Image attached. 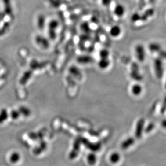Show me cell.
Instances as JSON below:
<instances>
[{"instance_id": "3957f363", "label": "cell", "mask_w": 166, "mask_h": 166, "mask_svg": "<svg viewBox=\"0 0 166 166\" xmlns=\"http://www.w3.org/2000/svg\"><path fill=\"white\" fill-rule=\"evenodd\" d=\"M130 75L131 79L138 82H140L143 79L142 74L140 73L139 65L136 63H133L131 65Z\"/></svg>"}, {"instance_id": "d6986e66", "label": "cell", "mask_w": 166, "mask_h": 166, "mask_svg": "<svg viewBox=\"0 0 166 166\" xmlns=\"http://www.w3.org/2000/svg\"><path fill=\"white\" fill-rule=\"evenodd\" d=\"M110 56V52L108 49H103L99 52V56L100 58H108Z\"/></svg>"}, {"instance_id": "83f0119b", "label": "cell", "mask_w": 166, "mask_h": 166, "mask_svg": "<svg viewBox=\"0 0 166 166\" xmlns=\"http://www.w3.org/2000/svg\"><path fill=\"white\" fill-rule=\"evenodd\" d=\"M157 55H159V57L161 58V59H166V50H163L162 49L160 51L159 53H157Z\"/></svg>"}, {"instance_id": "7c38bea8", "label": "cell", "mask_w": 166, "mask_h": 166, "mask_svg": "<svg viewBox=\"0 0 166 166\" xmlns=\"http://www.w3.org/2000/svg\"><path fill=\"white\" fill-rule=\"evenodd\" d=\"M111 61L109 58H100L98 61V66L102 70H106L110 66Z\"/></svg>"}, {"instance_id": "836d02e7", "label": "cell", "mask_w": 166, "mask_h": 166, "mask_svg": "<svg viewBox=\"0 0 166 166\" xmlns=\"http://www.w3.org/2000/svg\"><path fill=\"white\" fill-rule=\"evenodd\" d=\"M164 88H165V89L166 90V82H165V83H164Z\"/></svg>"}, {"instance_id": "2e32d148", "label": "cell", "mask_w": 166, "mask_h": 166, "mask_svg": "<svg viewBox=\"0 0 166 166\" xmlns=\"http://www.w3.org/2000/svg\"><path fill=\"white\" fill-rule=\"evenodd\" d=\"M70 73L76 77H80L81 72L80 69L76 66H72L69 68Z\"/></svg>"}, {"instance_id": "9c48e42d", "label": "cell", "mask_w": 166, "mask_h": 166, "mask_svg": "<svg viewBox=\"0 0 166 166\" xmlns=\"http://www.w3.org/2000/svg\"><path fill=\"white\" fill-rule=\"evenodd\" d=\"M77 62L79 64H87L92 63L94 61L92 57L88 55H81L77 58Z\"/></svg>"}, {"instance_id": "ba28073f", "label": "cell", "mask_w": 166, "mask_h": 166, "mask_svg": "<svg viewBox=\"0 0 166 166\" xmlns=\"http://www.w3.org/2000/svg\"><path fill=\"white\" fill-rule=\"evenodd\" d=\"M143 91V88L141 84L138 83H135L131 87V92L133 96H139L142 94Z\"/></svg>"}, {"instance_id": "4dcf8cb0", "label": "cell", "mask_w": 166, "mask_h": 166, "mask_svg": "<svg viewBox=\"0 0 166 166\" xmlns=\"http://www.w3.org/2000/svg\"><path fill=\"white\" fill-rule=\"evenodd\" d=\"M18 158H19V157H18V155L17 154H13V155H11V161L13 162H15L17 161L18 160Z\"/></svg>"}, {"instance_id": "9a60e30c", "label": "cell", "mask_w": 166, "mask_h": 166, "mask_svg": "<svg viewBox=\"0 0 166 166\" xmlns=\"http://www.w3.org/2000/svg\"><path fill=\"white\" fill-rule=\"evenodd\" d=\"M45 18L43 15H41L37 18V26L40 30L44 29L45 27Z\"/></svg>"}, {"instance_id": "8fae6325", "label": "cell", "mask_w": 166, "mask_h": 166, "mask_svg": "<svg viewBox=\"0 0 166 166\" xmlns=\"http://www.w3.org/2000/svg\"><path fill=\"white\" fill-rule=\"evenodd\" d=\"M154 14V9L150 8L146 10L143 14L140 15V22H146L149 18L152 17Z\"/></svg>"}, {"instance_id": "52a82bcc", "label": "cell", "mask_w": 166, "mask_h": 166, "mask_svg": "<svg viewBox=\"0 0 166 166\" xmlns=\"http://www.w3.org/2000/svg\"><path fill=\"white\" fill-rule=\"evenodd\" d=\"M122 30L119 25H114L110 28L109 34L113 38H117L121 36Z\"/></svg>"}, {"instance_id": "30bf717a", "label": "cell", "mask_w": 166, "mask_h": 166, "mask_svg": "<svg viewBox=\"0 0 166 166\" xmlns=\"http://www.w3.org/2000/svg\"><path fill=\"white\" fill-rule=\"evenodd\" d=\"M148 50L151 53H158L161 50V46L157 42H151L148 44Z\"/></svg>"}, {"instance_id": "ffe728a7", "label": "cell", "mask_w": 166, "mask_h": 166, "mask_svg": "<svg viewBox=\"0 0 166 166\" xmlns=\"http://www.w3.org/2000/svg\"><path fill=\"white\" fill-rule=\"evenodd\" d=\"M120 160V155L117 153H114L110 155V161L113 164H116Z\"/></svg>"}, {"instance_id": "f546056e", "label": "cell", "mask_w": 166, "mask_h": 166, "mask_svg": "<svg viewBox=\"0 0 166 166\" xmlns=\"http://www.w3.org/2000/svg\"><path fill=\"white\" fill-rule=\"evenodd\" d=\"M166 111V96L164 97V102L162 106L161 109V113L162 114H164Z\"/></svg>"}, {"instance_id": "44dd1931", "label": "cell", "mask_w": 166, "mask_h": 166, "mask_svg": "<svg viewBox=\"0 0 166 166\" xmlns=\"http://www.w3.org/2000/svg\"><path fill=\"white\" fill-rule=\"evenodd\" d=\"M20 113L22 114L25 116H29L31 114V111L29 108L25 106H21L19 108Z\"/></svg>"}, {"instance_id": "4fadbf2b", "label": "cell", "mask_w": 166, "mask_h": 166, "mask_svg": "<svg viewBox=\"0 0 166 166\" xmlns=\"http://www.w3.org/2000/svg\"><path fill=\"white\" fill-rule=\"evenodd\" d=\"M144 125V120L143 119H140L137 123L135 131V136L137 138H140L142 136V131L143 130Z\"/></svg>"}, {"instance_id": "6da1fadb", "label": "cell", "mask_w": 166, "mask_h": 166, "mask_svg": "<svg viewBox=\"0 0 166 166\" xmlns=\"http://www.w3.org/2000/svg\"><path fill=\"white\" fill-rule=\"evenodd\" d=\"M153 67L155 76L157 79H161L164 74V60L160 57H157L153 61Z\"/></svg>"}, {"instance_id": "484cf974", "label": "cell", "mask_w": 166, "mask_h": 166, "mask_svg": "<svg viewBox=\"0 0 166 166\" xmlns=\"http://www.w3.org/2000/svg\"><path fill=\"white\" fill-rule=\"evenodd\" d=\"M42 66L39 62L36 61H32L30 63V67L32 69H34V68H39V66Z\"/></svg>"}, {"instance_id": "ac0fdd59", "label": "cell", "mask_w": 166, "mask_h": 166, "mask_svg": "<svg viewBox=\"0 0 166 166\" xmlns=\"http://www.w3.org/2000/svg\"><path fill=\"white\" fill-rule=\"evenodd\" d=\"M3 3H4L5 5V12L8 15L11 14L12 8L10 3V0H3Z\"/></svg>"}, {"instance_id": "f1b7e54d", "label": "cell", "mask_w": 166, "mask_h": 166, "mask_svg": "<svg viewBox=\"0 0 166 166\" xmlns=\"http://www.w3.org/2000/svg\"><path fill=\"white\" fill-rule=\"evenodd\" d=\"M20 112L17 111L15 110H13L11 112V118L14 119H16L18 118L19 116H20Z\"/></svg>"}, {"instance_id": "d6a6232c", "label": "cell", "mask_w": 166, "mask_h": 166, "mask_svg": "<svg viewBox=\"0 0 166 166\" xmlns=\"http://www.w3.org/2000/svg\"><path fill=\"white\" fill-rule=\"evenodd\" d=\"M91 20L92 21V23H97V21H98L97 18L96 17H95V16H93L92 17Z\"/></svg>"}, {"instance_id": "277c9868", "label": "cell", "mask_w": 166, "mask_h": 166, "mask_svg": "<svg viewBox=\"0 0 166 166\" xmlns=\"http://www.w3.org/2000/svg\"><path fill=\"white\" fill-rule=\"evenodd\" d=\"M59 23L58 21L55 20H53L49 22V35L50 39L54 40L56 38V29L58 28Z\"/></svg>"}, {"instance_id": "5b68a950", "label": "cell", "mask_w": 166, "mask_h": 166, "mask_svg": "<svg viewBox=\"0 0 166 166\" xmlns=\"http://www.w3.org/2000/svg\"><path fill=\"white\" fill-rule=\"evenodd\" d=\"M36 44L44 49H47L49 47V40L45 37L40 35H37L35 37Z\"/></svg>"}, {"instance_id": "d4e9b609", "label": "cell", "mask_w": 166, "mask_h": 166, "mask_svg": "<svg viewBox=\"0 0 166 166\" xmlns=\"http://www.w3.org/2000/svg\"><path fill=\"white\" fill-rule=\"evenodd\" d=\"M88 161L90 165H94L96 161V157L93 154H90L88 156Z\"/></svg>"}, {"instance_id": "7402d4cb", "label": "cell", "mask_w": 166, "mask_h": 166, "mask_svg": "<svg viewBox=\"0 0 166 166\" xmlns=\"http://www.w3.org/2000/svg\"><path fill=\"white\" fill-rule=\"evenodd\" d=\"M133 142H134V140L133 139V138H129L123 142V143L121 145V147L123 149H126L131 145H132Z\"/></svg>"}, {"instance_id": "8992f818", "label": "cell", "mask_w": 166, "mask_h": 166, "mask_svg": "<svg viewBox=\"0 0 166 166\" xmlns=\"http://www.w3.org/2000/svg\"><path fill=\"white\" fill-rule=\"evenodd\" d=\"M126 13L125 7L121 3H117L114 6V14L118 17H122L124 16Z\"/></svg>"}, {"instance_id": "e0dca14e", "label": "cell", "mask_w": 166, "mask_h": 166, "mask_svg": "<svg viewBox=\"0 0 166 166\" xmlns=\"http://www.w3.org/2000/svg\"><path fill=\"white\" fill-rule=\"evenodd\" d=\"M80 29L82 31L84 32V34H88L91 30L89 23L88 22H83V23H81L80 25Z\"/></svg>"}, {"instance_id": "7a4b0ae2", "label": "cell", "mask_w": 166, "mask_h": 166, "mask_svg": "<svg viewBox=\"0 0 166 166\" xmlns=\"http://www.w3.org/2000/svg\"><path fill=\"white\" fill-rule=\"evenodd\" d=\"M135 57L138 61L143 63L146 59V50L144 46L142 44H137L135 48Z\"/></svg>"}, {"instance_id": "603a6c76", "label": "cell", "mask_w": 166, "mask_h": 166, "mask_svg": "<svg viewBox=\"0 0 166 166\" xmlns=\"http://www.w3.org/2000/svg\"><path fill=\"white\" fill-rule=\"evenodd\" d=\"M8 113L5 109H3L0 112V123H2L8 118Z\"/></svg>"}, {"instance_id": "cb8c5ba5", "label": "cell", "mask_w": 166, "mask_h": 166, "mask_svg": "<svg viewBox=\"0 0 166 166\" xmlns=\"http://www.w3.org/2000/svg\"><path fill=\"white\" fill-rule=\"evenodd\" d=\"M140 14L135 13L133 14L131 17V21L132 23H137L138 22H140Z\"/></svg>"}, {"instance_id": "5bb4252c", "label": "cell", "mask_w": 166, "mask_h": 166, "mask_svg": "<svg viewBox=\"0 0 166 166\" xmlns=\"http://www.w3.org/2000/svg\"><path fill=\"white\" fill-rule=\"evenodd\" d=\"M32 75V72L31 71H27L25 72L23 75L20 80V84L24 85L27 83V81L30 79Z\"/></svg>"}, {"instance_id": "1f68e13d", "label": "cell", "mask_w": 166, "mask_h": 166, "mask_svg": "<svg viewBox=\"0 0 166 166\" xmlns=\"http://www.w3.org/2000/svg\"><path fill=\"white\" fill-rule=\"evenodd\" d=\"M161 126L162 127H164V128H166V119H164L162 121Z\"/></svg>"}, {"instance_id": "4316f807", "label": "cell", "mask_w": 166, "mask_h": 166, "mask_svg": "<svg viewBox=\"0 0 166 166\" xmlns=\"http://www.w3.org/2000/svg\"><path fill=\"white\" fill-rule=\"evenodd\" d=\"M102 5L104 7H110V5L112 3V0H101Z\"/></svg>"}]
</instances>
